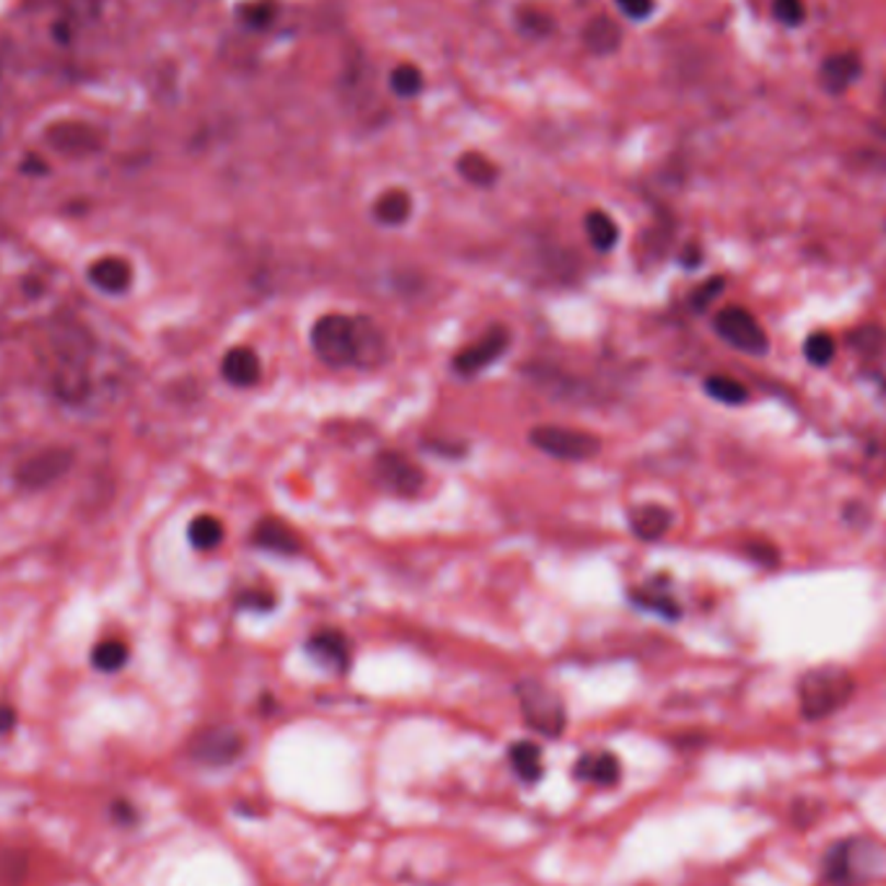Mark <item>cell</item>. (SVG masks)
<instances>
[{
	"label": "cell",
	"instance_id": "22",
	"mask_svg": "<svg viewBox=\"0 0 886 886\" xmlns=\"http://www.w3.org/2000/svg\"><path fill=\"white\" fill-rule=\"evenodd\" d=\"M509 762L513 772L524 780V783H537L545 776L541 768V749L534 742H516L509 749Z\"/></svg>",
	"mask_w": 886,
	"mask_h": 886
},
{
	"label": "cell",
	"instance_id": "32",
	"mask_svg": "<svg viewBox=\"0 0 886 886\" xmlns=\"http://www.w3.org/2000/svg\"><path fill=\"white\" fill-rule=\"evenodd\" d=\"M615 3L632 21H645L656 9V0H615Z\"/></svg>",
	"mask_w": 886,
	"mask_h": 886
},
{
	"label": "cell",
	"instance_id": "29",
	"mask_svg": "<svg viewBox=\"0 0 886 886\" xmlns=\"http://www.w3.org/2000/svg\"><path fill=\"white\" fill-rule=\"evenodd\" d=\"M632 599H636L640 607L658 611V615L669 617V620H677V617H679L677 602L669 599V596H656V594H651V591H645V594H636Z\"/></svg>",
	"mask_w": 886,
	"mask_h": 886
},
{
	"label": "cell",
	"instance_id": "26",
	"mask_svg": "<svg viewBox=\"0 0 886 886\" xmlns=\"http://www.w3.org/2000/svg\"><path fill=\"white\" fill-rule=\"evenodd\" d=\"M389 83L394 94L403 98H412L423 91V73H420V68L412 66V62H403V66L392 70Z\"/></svg>",
	"mask_w": 886,
	"mask_h": 886
},
{
	"label": "cell",
	"instance_id": "17",
	"mask_svg": "<svg viewBox=\"0 0 886 886\" xmlns=\"http://www.w3.org/2000/svg\"><path fill=\"white\" fill-rule=\"evenodd\" d=\"M669 526H672V511H666L664 505L645 503L630 511V529L636 532L638 539L656 541L669 532Z\"/></svg>",
	"mask_w": 886,
	"mask_h": 886
},
{
	"label": "cell",
	"instance_id": "3",
	"mask_svg": "<svg viewBox=\"0 0 886 886\" xmlns=\"http://www.w3.org/2000/svg\"><path fill=\"white\" fill-rule=\"evenodd\" d=\"M878 868V848L863 837H846L829 846L821 858V878L829 886H861Z\"/></svg>",
	"mask_w": 886,
	"mask_h": 886
},
{
	"label": "cell",
	"instance_id": "4",
	"mask_svg": "<svg viewBox=\"0 0 886 886\" xmlns=\"http://www.w3.org/2000/svg\"><path fill=\"white\" fill-rule=\"evenodd\" d=\"M516 695L526 726L547 738H558L562 731H566L568 726L566 706H562V700L550 687H545L537 679H524L518 681Z\"/></svg>",
	"mask_w": 886,
	"mask_h": 886
},
{
	"label": "cell",
	"instance_id": "33",
	"mask_svg": "<svg viewBox=\"0 0 886 886\" xmlns=\"http://www.w3.org/2000/svg\"><path fill=\"white\" fill-rule=\"evenodd\" d=\"M776 16L788 26H798L804 21V3L801 0H776Z\"/></svg>",
	"mask_w": 886,
	"mask_h": 886
},
{
	"label": "cell",
	"instance_id": "31",
	"mask_svg": "<svg viewBox=\"0 0 886 886\" xmlns=\"http://www.w3.org/2000/svg\"><path fill=\"white\" fill-rule=\"evenodd\" d=\"M272 16H276V3L272 0H259V3H252L244 9V21L252 26L270 24Z\"/></svg>",
	"mask_w": 886,
	"mask_h": 886
},
{
	"label": "cell",
	"instance_id": "20",
	"mask_svg": "<svg viewBox=\"0 0 886 886\" xmlns=\"http://www.w3.org/2000/svg\"><path fill=\"white\" fill-rule=\"evenodd\" d=\"M861 73V60L853 53H840L832 55L821 68V81H825V89L832 91V94H840L846 91L850 83L858 79Z\"/></svg>",
	"mask_w": 886,
	"mask_h": 886
},
{
	"label": "cell",
	"instance_id": "16",
	"mask_svg": "<svg viewBox=\"0 0 886 886\" xmlns=\"http://www.w3.org/2000/svg\"><path fill=\"white\" fill-rule=\"evenodd\" d=\"M412 215V195L403 187L386 189L384 195L376 197L374 202V218L382 226L397 229L405 226Z\"/></svg>",
	"mask_w": 886,
	"mask_h": 886
},
{
	"label": "cell",
	"instance_id": "23",
	"mask_svg": "<svg viewBox=\"0 0 886 886\" xmlns=\"http://www.w3.org/2000/svg\"><path fill=\"white\" fill-rule=\"evenodd\" d=\"M223 522L221 518L210 516V513H202V516H197L189 522V529H187V537H189V545L195 547V550H215L218 545L223 541Z\"/></svg>",
	"mask_w": 886,
	"mask_h": 886
},
{
	"label": "cell",
	"instance_id": "19",
	"mask_svg": "<svg viewBox=\"0 0 886 886\" xmlns=\"http://www.w3.org/2000/svg\"><path fill=\"white\" fill-rule=\"evenodd\" d=\"M456 172L464 182L473 187H492L501 179V168L492 159L485 156L480 151H467L456 159Z\"/></svg>",
	"mask_w": 886,
	"mask_h": 886
},
{
	"label": "cell",
	"instance_id": "12",
	"mask_svg": "<svg viewBox=\"0 0 886 886\" xmlns=\"http://www.w3.org/2000/svg\"><path fill=\"white\" fill-rule=\"evenodd\" d=\"M306 651L319 661L322 666L333 672H345L350 664V645L348 638L337 630H319L308 638Z\"/></svg>",
	"mask_w": 886,
	"mask_h": 886
},
{
	"label": "cell",
	"instance_id": "13",
	"mask_svg": "<svg viewBox=\"0 0 886 886\" xmlns=\"http://www.w3.org/2000/svg\"><path fill=\"white\" fill-rule=\"evenodd\" d=\"M89 280L98 291L119 295L132 285V265L123 257H102L89 267Z\"/></svg>",
	"mask_w": 886,
	"mask_h": 886
},
{
	"label": "cell",
	"instance_id": "2",
	"mask_svg": "<svg viewBox=\"0 0 886 886\" xmlns=\"http://www.w3.org/2000/svg\"><path fill=\"white\" fill-rule=\"evenodd\" d=\"M855 692L853 674L827 664L806 672L798 681V708L806 721H821L846 708Z\"/></svg>",
	"mask_w": 886,
	"mask_h": 886
},
{
	"label": "cell",
	"instance_id": "15",
	"mask_svg": "<svg viewBox=\"0 0 886 886\" xmlns=\"http://www.w3.org/2000/svg\"><path fill=\"white\" fill-rule=\"evenodd\" d=\"M255 545L278 555L301 552L299 534H295L285 522H280V518H263V522L255 526Z\"/></svg>",
	"mask_w": 886,
	"mask_h": 886
},
{
	"label": "cell",
	"instance_id": "18",
	"mask_svg": "<svg viewBox=\"0 0 886 886\" xmlns=\"http://www.w3.org/2000/svg\"><path fill=\"white\" fill-rule=\"evenodd\" d=\"M583 45L588 47V53L594 55H611L617 53L622 45V26L617 24L615 19L609 16H596L591 19L583 30Z\"/></svg>",
	"mask_w": 886,
	"mask_h": 886
},
{
	"label": "cell",
	"instance_id": "34",
	"mask_svg": "<svg viewBox=\"0 0 886 886\" xmlns=\"http://www.w3.org/2000/svg\"><path fill=\"white\" fill-rule=\"evenodd\" d=\"M747 552H749V558H755L757 562H762V566H768V568L778 566L780 562V555L776 547L770 545V541H749Z\"/></svg>",
	"mask_w": 886,
	"mask_h": 886
},
{
	"label": "cell",
	"instance_id": "24",
	"mask_svg": "<svg viewBox=\"0 0 886 886\" xmlns=\"http://www.w3.org/2000/svg\"><path fill=\"white\" fill-rule=\"evenodd\" d=\"M128 645L123 643V640H102V643L94 645V651H91V661H94V666L98 672H117L123 669L125 664H128Z\"/></svg>",
	"mask_w": 886,
	"mask_h": 886
},
{
	"label": "cell",
	"instance_id": "27",
	"mask_svg": "<svg viewBox=\"0 0 886 886\" xmlns=\"http://www.w3.org/2000/svg\"><path fill=\"white\" fill-rule=\"evenodd\" d=\"M837 353L835 337L829 333H814L806 337L804 345V355L808 358V363L814 365H829Z\"/></svg>",
	"mask_w": 886,
	"mask_h": 886
},
{
	"label": "cell",
	"instance_id": "28",
	"mask_svg": "<svg viewBox=\"0 0 886 886\" xmlns=\"http://www.w3.org/2000/svg\"><path fill=\"white\" fill-rule=\"evenodd\" d=\"M723 288H726V283H723V278H710V280H706V283H702L700 288H695V293H692V299H689V304H692L695 312H706V308H708L710 304H713L715 299H719Z\"/></svg>",
	"mask_w": 886,
	"mask_h": 886
},
{
	"label": "cell",
	"instance_id": "8",
	"mask_svg": "<svg viewBox=\"0 0 886 886\" xmlns=\"http://www.w3.org/2000/svg\"><path fill=\"white\" fill-rule=\"evenodd\" d=\"M242 751H244L242 734L226 726L206 728L193 738V757L206 765H215V768L236 762V759L242 757Z\"/></svg>",
	"mask_w": 886,
	"mask_h": 886
},
{
	"label": "cell",
	"instance_id": "5",
	"mask_svg": "<svg viewBox=\"0 0 886 886\" xmlns=\"http://www.w3.org/2000/svg\"><path fill=\"white\" fill-rule=\"evenodd\" d=\"M534 448L562 462H586L602 452L599 435L562 425H537L529 431Z\"/></svg>",
	"mask_w": 886,
	"mask_h": 886
},
{
	"label": "cell",
	"instance_id": "14",
	"mask_svg": "<svg viewBox=\"0 0 886 886\" xmlns=\"http://www.w3.org/2000/svg\"><path fill=\"white\" fill-rule=\"evenodd\" d=\"M620 776V759H617V755H611V751H591V755H583L575 762V778L583 780V783L611 788L617 785Z\"/></svg>",
	"mask_w": 886,
	"mask_h": 886
},
{
	"label": "cell",
	"instance_id": "1",
	"mask_svg": "<svg viewBox=\"0 0 886 886\" xmlns=\"http://www.w3.org/2000/svg\"><path fill=\"white\" fill-rule=\"evenodd\" d=\"M312 348L329 369H348V365L371 369L382 363L386 340L369 316L327 314L312 327Z\"/></svg>",
	"mask_w": 886,
	"mask_h": 886
},
{
	"label": "cell",
	"instance_id": "25",
	"mask_svg": "<svg viewBox=\"0 0 886 886\" xmlns=\"http://www.w3.org/2000/svg\"><path fill=\"white\" fill-rule=\"evenodd\" d=\"M706 392L715 399V403H723V405H744L749 397L747 386L738 384L736 378H731V376H708Z\"/></svg>",
	"mask_w": 886,
	"mask_h": 886
},
{
	"label": "cell",
	"instance_id": "9",
	"mask_svg": "<svg viewBox=\"0 0 886 886\" xmlns=\"http://www.w3.org/2000/svg\"><path fill=\"white\" fill-rule=\"evenodd\" d=\"M376 475H378V482H382L386 490L397 492V496H403V498L418 496V492L423 490V482H425L423 469L399 452H384L382 456H378Z\"/></svg>",
	"mask_w": 886,
	"mask_h": 886
},
{
	"label": "cell",
	"instance_id": "11",
	"mask_svg": "<svg viewBox=\"0 0 886 886\" xmlns=\"http://www.w3.org/2000/svg\"><path fill=\"white\" fill-rule=\"evenodd\" d=\"M221 374L229 384L238 386V389H249V386H257L259 378H263V363H259L255 350L238 345V348H231L223 355Z\"/></svg>",
	"mask_w": 886,
	"mask_h": 886
},
{
	"label": "cell",
	"instance_id": "21",
	"mask_svg": "<svg viewBox=\"0 0 886 886\" xmlns=\"http://www.w3.org/2000/svg\"><path fill=\"white\" fill-rule=\"evenodd\" d=\"M583 229H586V238L596 252H611L620 242V226L604 210H588L583 218Z\"/></svg>",
	"mask_w": 886,
	"mask_h": 886
},
{
	"label": "cell",
	"instance_id": "6",
	"mask_svg": "<svg viewBox=\"0 0 886 886\" xmlns=\"http://www.w3.org/2000/svg\"><path fill=\"white\" fill-rule=\"evenodd\" d=\"M713 327L723 342L742 350V353L759 358L770 350L768 333H765L762 325L755 319V314L747 312V308L742 306L721 308V312L715 314Z\"/></svg>",
	"mask_w": 886,
	"mask_h": 886
},
{
	"label": "cell",
	"instance_id": "10",
	"mask_svg": "<svg viewBox=\"0 0 886 886\" xmlns=\"http://www.w3.org/2000/svg\"><path fill=\"white\" fill-rule=\"evenodd\" d=\"M505 348H509V329L498 325L490 327L480 340L469 345V348H464L462 353L454 358V369L464 376H473L477 371L488 369L496 358H501L505 353Z\"/></svg>",
	"mask_w": 886,
	"mask_h": 886
},
{
	"label": "cell",
	"instance_id": "7",
	"mask_svg": "<svg viewBox=\"0 0 886 886\" xmlns=\"http://www.w3.org/2000/svg\"><path fill=\"white\" fill-rule=\"evenodd\" d=\"M70 464H73V452L66 446H49L45 452L30 456L19 464L16 469V482L26 490H39L49 488L53 482H58L62 475L68 473Z\"/></svg>",
	"mask_w": 886,
	"mask_h": 886
},
{
	"label": "cell",
	"instance_id": "30",
	"mask_svg": "<svg viewBox=\"0 0 886 886\" xmlns=\"http://www.w3.org/2000/svg\"><path fill=\"white\" fill-rule=\"evenodd\" d=\"M850 342H853L855 348H861L863 353H874V350L884 348V333L878 327H861L858 333H853V337H850Z\"/></svg>",
	"mask_w": 886,
	"mask_h": 886
},
{
	"label": "cell",
	"instance_id": "35",
	"mask_svg": "<svg viewBox=\"0 0 886 886\" xmlns=\"http://www.w3.org/2000/svg\"><path fill=\"white\" fill-rule=\"evenodd\" d=\"M13 721H16V715H13V710L5 708V706H0V734H3V731H9V728L13 726Z\"/></svg>",
	"mask_w": 886,
	"mask_h": 886
}]
</instances>
